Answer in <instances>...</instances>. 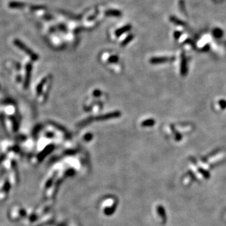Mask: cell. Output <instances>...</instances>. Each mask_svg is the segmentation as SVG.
<instances>
[{"mask_svg":"<svg viewBox=\"0 0 226 226\" xmlns=\"http://www.w3.org/2000/svg\"><path fill=\"white\" fill-rule=\"evenodd\" d=\"M118 59L117 56H111L110 59V62H118Z\"/></svg>","mask_w":226,"mask_h":226,"instance_id":"obj_5","label":"cell"},{"mask_svg":"<svg viewBox=\"0 0 226 226\" xmlns=\"http://www.w3.org/2000/svg\"><path fill=\"white\" fill-rule=\"evenodd\" d=\"M187 72V62H186V59L185 57L182 56V62H181V73L182 75Z\"/></svg>","mask_w":226,"mask_h":226,"instance_id":"obj_3","label":"cell"},{"mask_svg":"<svg viewBox=\"0 0 226 226\" xmlns=\"http://www.w3.org/2000/svg\"><path fill=\"white\" fill-rule=\"evenodd\" d=\"M130 29H131V26H129V25H127V26H123V27H122L121 29H119L118 30H117L116 32H115V35H116L117 37L120 36L121 35H123V33L128 32Z\"/></svg>","mask_w":226,"mask_h":226,"instance_id":"obj_2","label":"cell"},{"mask_svg":"<svg viewBox=\"0 0 226 226\" xmlns=\"http://www.w3.org/2000/svg\"><path fill=\"white\" fill-rule=\"evenodd\" d=\"M132 36H129V37H128L127 38H126V41H124L123 43V45H126V44H127L128 43H129V41H130V40H131V39H132Z\"/></svg>","mask_w":226,"mask_h":226,"instance_id":"obj_6","label":"cell"},{"mask_svg":"<svg viewBox=\"0 0 226 226\" xmlns=\"http://www.w3.org/2000/svg\"><path fill=\"white\" fill-rule=\"evenodd\" d=\"M120 14V12L118 11V10H109V11H107V13H106V15H107V16H118Z\"/></svg>","mask_w":226,"mask_h":226,"instance_id":"obj_4","label":"cell"},{"mask_svg":"<svg viewBox=\"0 0 226 226\" xmlns=\"http://www.w3.org/2000/svg\"><path fill=\"white\" fill-rule=\"evenodd\" d=\"M174 60L173 57H157L153 58L150 60V62L153 64H159V63H163L165 62H170Z\"/></svg>","mask_w":226,"mask_h":226,"instance_id":"obj_1","label":"cell"}]
</instances>
